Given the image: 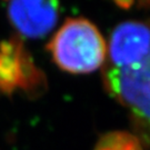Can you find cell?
<instances>
[{
  "label": "cell",
  "instance_id": "cell-5",
  "mask_svg": "<svg viewBox=\"0 0 150 150\" xmlns=\"http://www.w3.org/2000/svg\"><path fill=\"white\" fill-rule=\"evenodd\" d=\"M147 1H148V2H150V0H147Z\"/></svg>",
  "mask_w": 150,
  "mask_h": 150
},
{
  "label": "cell",
  "instance_id": "cell-2",
  "mask_svg": "<svg viewBox=\"0 0 150 150\" xmlns=\"http://www.w3.org/2000/svg\"><path fill=\"white\" fill-rule=\"evenodd\" d=\"M48 50L54 64L69 74H89L107 59V43L98 28L87 19L74 18L54 35Z\"/></svg>",
  "mask_w": 150,
  "mask_h": 150
},
{
  "label": "cell",
  "instance_id": "cell-1",
  "mask_svg": "<svg viewBox=\"0 0 150 150\" xmlns=\"http://www.w3.org/2000/svg\"><path fill=\"white\" fill-rule=\"evenodd\" d=\"M110 95L129 111L141 144L150 147V45L128 64L103 69Z\"/></svg>",
  "mask_w": 150,
  "mask_h": 150
},
{
  "label": "cell",
  "instance_id": "cell-3",
  "mask_svg": "<svg viewBox=\"0 0 150 150\" xmlns=\"http://www.w3.org/2000/svg\"><path fill=\"white\" fill-rule=\"evenodd\" d=\"M8 15L11 23L23 37L47 35L59 18L58 0H10Z\"/></svg>",
  "mask_w": 150,
  "mask_h": 150
},
{
  "label": "cell",
  "instance_id": "cell-4",
  "mask_svg": "<svg viewBox=\"0 0 150 150\" xmlns=\"http://www.w3.org/2000/svg\"><path fill=\"white\" fill-rule=\"evenodd\" d=\"M93 150H144V147L136 134L118 130L102 134Z\"/></svg>",
  "mask_w": 150,
  "mask_h": 150
}]
</instances>
